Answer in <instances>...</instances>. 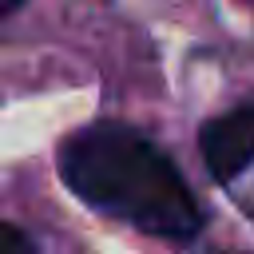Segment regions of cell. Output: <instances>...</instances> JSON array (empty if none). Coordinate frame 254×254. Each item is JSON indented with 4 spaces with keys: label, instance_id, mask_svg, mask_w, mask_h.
Segmentation results:
<instances>
[{
    "label": "cell",
    "instance_id": "4",
    "mask_svg": "<svg viewBox=\"0 0 254 254\" xmlns=\"http://www.w3.org/2000/svg\"><path fill=\"white\" fill-rule=\"evenodd\" d=\"M16 4H24V0H0V16H4V12H12Z\"/></svg>",
    "mask_w": 254,
    "mask_h": 254
},
{
    "label": "cell",
    "instance_id": "1",
    "mask_svg": "<svg viewBox=\"0 0 254 254\" xmlns=\"http://www.w3.org/2000/svg\"><path fill=\"white\" fill-rule=\"evenodd\" d=\"M60 175L83 202L147 234L190 238L202 222L179 167L127 123H95L71 135L60 151Z\"/></svg>",
    "mask_w": 254,
    "mask_h": 254
},
{
    "label": "cell",
    "instance_id": "3",
    "mask_svg": "<svg viewBox=\"0 0 254 254\" xmlns=\"http://www.w3.org/2000/svg\"><path fill=\"white\" fill-rule=\"evenodd\" d=\"M0 254H36V242L16 222H0Z\"/></svg>",
    "mask_w": 254,
    "mask_h": 254
},
{
    "label": "cell",
    "instance_id": "2",
    "mask_svg": "<svg viewBox=\"0 0 254 254\" xmlns=\"http://www.w3.org/2000/svg\"><path fill=\"white\" fill-rule=\"evenodd\" d=\"M206 171L214 179H234L254 163V107H234L218 119H210L198 135Z\"/></svg>",
    "mask_w": 254,
    "mask_h": 254
}]
</instances>
